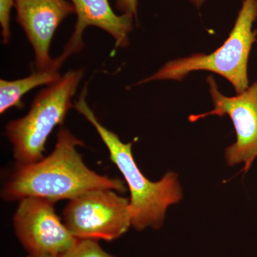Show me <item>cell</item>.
<instances>
[{
  "label": "cell",
  "instance_id": "cell-1",
  "mask_svg": "<svg viewBox=\"0 0 257 257\" xmlns=\"http://www.w3.org/2000/svg\"><path fill=\"white\" fill-rule=\"evenodd\" d=\"M83 145L67 128H61L53 152L35 163L15 167L2 189V197L8 202L37 197L56 203L94 189L126 192L121 179L99 175L84 164L77 150Z\"/></svg>",
  "mask_w": 257,
  "mask_h": 257
},
{
  "label": "cell",
  "instance_id": "cell-2",
  "mask_svg": "<svg viewBox=\"0 0 257 257\" xmlns=\"http://www.w3.org/2000/svg\"><path fill=\"white\" fill-rule=\"evenodd\" d=\"M86 90L74 103V108L92 124L109 152L110 160L122 174L130 189L132 226L138 231L160 229L169 206L182 199V191L175 172L166 173L159 182L149 180L137 165L133 143H124L119 136L99 122L85 100Z\"/></svg>",
  "mask_w": 257,
  "mask_h": 257
},
{
  "label": "cell",
  "instance_id": "cell-3",
  "mask_svg": "<svg viewBox=\"0 0 257 257\" xmlns=\"http://www.w3.org/2000/svg\"><path fill=\"white\" fill-rule=\"evenodd\" d=\"M256 20L257 0H243L229 37L215 52L170 61L137 84L155 80L182 81L191 72L208 71L222 76L234 86L236 94H241L249 87L248 60L256 40L257 30H252Z\"/></svg>",
  "mask_w": 257,
  "mask_h": 257
},
{
  "label": "cell",
  "instance_id": "cell-4",
  "mask_svg": "<svg viewBox=\"0 0 257 257\" xmlns=\"http://www.w3.org/2000/svg\"><path fill=\"white\" fill-rule=\"evenodd\" d=\"M83 75L82 69L69 71L38 93L28 114L6 125L5 133L13 145L16 167L44 158L47 139L56 126L62 124L73 106L72 98Z\"/></svg>",
  "mask_w": 257,
  "mask_h": 257
},
{
  "label": "cell",
  "instance_id": "cell-5",
  "mask_svg": "<svg viewBox=\"0 0 257 257\" xmlns=\"http://www.w3.org/2000/svg\"><path fill=\"white\" fill-rule=\"evenodd\" d=\"M116 192L94 189L69 200L62 211L63 221L76 238L111 241L128 231L130 199Z\"/></svg>",
  "mask_w": 257,
  "mask_h": 257
},
{
  "label": "cell",
  "instance_id": "cell-6",
  "mask_svg": "<svg viewBox=\"0 0 257 257\" xmlns=\"http://www.w3.org/2000/svg\"><path fill=\"white\" fill-rule=\"evenodd\" d=\"M55 202L37 197L21 199L13 217L15 234L28 255L59 257L76 238L56 213Z\"/></svg>",
  "mask_w": 257,
  "mask_h": 257
},
{
  "label": "cell",
  "instance_id": "cell-7",
  "mask_svg": "<svg viewBox=\"0 0 257 257\" xmlns=\"http://www.w3.org/2000/svg\"><path fill=\"white\" fill-rule=\"evenodd\" d=\"M207 82L214 108L204 114L191 115L189 121L194 122L211 115H228L234 124L236 142L226 148V162L229 166L244 163L243 170L246 172L257 157V81L231 97L219 92L212 76H208Z\"/></svg>",
  "mask_w": 257,
  "mask_h": 257
},
{
  "label": "cell",
  "instance_id": "cell-8",
  "mask_svg": "<svg viewBox=\"0 0 257 257\" xmlns=\"http://www.w3.org/2000/svg\"><path fill=\"white\" fill-rule=\"evenodd\" d=\"M16 20L25 32L35 55L37 71H58L51 58V42L61 23L75 13L67 0H17Z\"/></svg>",
  "mask_w": 257,
  "mask_h": 257
},
{
  "label": "cell",
  "instance_id": "cell-9",
  "mask_svg": "<svg viewBox=\"0 0 257 257\" xmlns=\"http://www.w3.org/2000/svg\"><path fill=\"white\" fill-rule=\"evenodd\" d=\"M71 1L77 14V23L63 52L55 60L56 68L60 69L69 57L82 50L83 34L88 27H96L107 32L114 39L116 47L127 46L128 34L133 29V15L115 14L108 0Z\"/></svg>",
  "mask_w": 257,
  "mask_h": 257
},
{
  "label": "cell",
  "instance_id": "cell-10",
  "mask_svg": "<svg viewBox=\"0 0 257 257\" xmlns=\"http://www.w3.org/2000/svg\"><path fill=\"white\" fill-rule=\"evenodd\" d=\"M58 71H37L28 77L16 80H0V113L13 107H23L22 99L27 93L37 87L50 85L61 78Z\"/></svg>",
  "mask_w": 257,
  "mask_h": 257
},
{
  "label": "cell",
  "instance_id": "cell-11",
  "mask_svg": "<svg viewBox=\"0 0 257 257\" xmlns=\"http://www.w3.org/2000/svg\"><path fill=\"white\" fill-rule=\"evenodd\" d=\"M59 257H116L104 251L99 240L78 239L72 247Z\"/></svg>",
  "mask_w": 257,
  "mask_h": 257
},
{
  "label": "cell",
  "instance_id": "cell-12",
  "mask_svg": "<svg viewBox=\"0 0 257 257\" xmlns=\"http://www.w3.org/2000/svg\"><path fill=\"white\" fill-rule=\"evenodd\" d=\"M17 0H0V24L2 36L4 44H8L10 40V12L15 6Z\"/></svg>",
  "mask_w": 257,
  "mask_h": 257
},
{
  "label": "cell",
  "instance_id": "cell-13",
  "mask_svg": "<svg viewBox=\"0 0 257 257\" xmlns=\"http://www.w3.org/2000/svg\"><path fill=\"white\" fill-rule=\"evenodd\" d=\"M138 4V0H116L115 7L124 14L131 15L137 18Z\"/></svg>",
  "mask_w": 257,
  "mask_h": 257
},
{
  "label": "cell",
  "instance_id": "cell-14",
  "mask_svg": "<svg viewBox=\"0 0 257 257\" xmlns=\"http://www.w3.org/2000/svg\"><path fill=\"white\" fill-rule=\"evenodd\" d=\"M189 1H190L194 6L199 8H200L206 1H207V0H189Z\"/></svg>",
  "mask_w": 257,
  "mask_h": 257
},
{
  "label": "cell",
  "instance_id": "cell-15",
  "mask_svg": "<svg viewBox=\"0 0 257 257\" xmlns=\"http://www.w3.org/2000/svg\"><path fill=\"white\" fill-rule=\"evenodd\" d=\"M28 257H48V256H34V255H28Z\"/></svg>",
  "mask_w": 257,
  "mask_h": 257
}]
</instances>
